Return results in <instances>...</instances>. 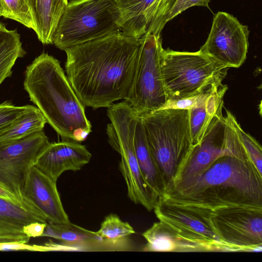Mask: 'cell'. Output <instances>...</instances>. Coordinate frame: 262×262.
I'll list each match as a JSON object with an SVG mask.
<instances>
[{
    "label": "cell",
    "mask_w": 262,
    "mask_h": 262,
    "mask_svg": "<svg viewBox=\"0 0 262 262\" xmlns=\"http://www.w3.org/2000/svg\"><path fill=\"white\" fill-rule=\"evenodd\" d=\"M139 46L140 39L118 32L64 50L66 75L85 107L107 108L125 99Z\"/></svg>",
    "instance_id": "6da1fadb"
},
{
    "label": "cell",
    "mask_w": 262,
    "mask_h": 262,
    "mask_svg": "<svg viewBox=\"0 0 262 262\" xmlns=\"http://www.w3.org/2000/svg\"><path fill=\"white\" fill-rule=\"evenodd\" d=\"M164 195L165 203L203 220L231 208L262 209V174L246 151L225 155Z\"/></svg>",
    "instance_id": "7a4b0ae2"
},
{
    "label": "cell",
    "mask_w": 262,
    "mask_h": 262,
    "mask_svg": "<svg viewBox=\"0 0 262 262\" xmlns=\"http://www.w3.org/2000/svg\"><path fill=\"white\" fill-rule=\"evenodd\" d=\"M24 87L62 140L80 143L86 139L92 125L85 106L56 58L45 53L36 57L27 67Z\"/></svg>",
    "instance_id": "3957f363"
},
{
    "label": "cell",
    "mask_w": 262,
    "mask_h": 262,
    "mask_svg": "<svg viewBox=\"0 0 262 262\" xmlns=\"http://www.w3.org/2000/svg\"><path fill=\"white\" fill-rule=\"evenodd\" d=\"M140 116L149 150L166 192L174 183L194 146L189 110L165 108Z\"/></svg>",
    "instance_id": "277c9868"
},
{
    "label": "cell",
    "mask_w": 262,
    "mask_h": 262,
    "mask_svg": "<svg viewBox=\"0 0 262 262\" xmlns=\"http://www.w3.org/2000/svg\"><path fill=\"white\" fill-rule=\"evenodd\" d=\"M121 32L114 0H71L56 28L53 44L61 50Z\"/></svg>",
    "instance_id": "5b68a950"
},
{
    "label": "cell",
    "mask_w": 262,
    "mask_h": 262,
    "mask_svg": "<svg viewBox=\"0 0 262 262\" xmlns=\"http://www.w3.org/2000/svg\"><path fill=\"white\" fill-rule=\"evenodd\" d=\"M161 69L170 101L192 97L213 84L222 83L229 68L200 50L189 52L163 49Z\"/></svg>",
    "instance_id": "8992f818"
},
{
    "label": "cell",
    "mask_w": 262,
    "mask_h": 262,
    "mask_svg": "<svg viewBox=\"0 0 262 262\" xmlns=\"http://www.w3.org/2000/svg\"><path fill=\"white\" fill-rule=\"evenodd\" d=\"M137 113L125 100L107 107L111 122L106 128L108 142L121 156L119 169L126 182L128 196L147 210H154L159 199L143 177L134 145V125Z\"/></svg>",
    "instance_id": "52a82bcc"
},
{
    "label": "cell",
    "mask_w": 262,
    "mask_h": 262,
    "mask_svg": "<svg viewBox=\"0 0 262 262\" xmlns=\"http://www.w3.org/2000/svg\"><path fill=\"white\" fill-rule=\"evenodd\" d=\"M160 35L147 32L140 38L135 70L124 100L141 116L164 108L168 101L161 69Z\"/></svg>",
    "instance_id": "ba28073f"
},
{
    "label": "cell",
    "mask_w": 262,
    "mask_h": 262,
    "mask_svg": "<svg viewBox=\"0 0 262 262\" xmlns=\"http://www.w3.org/2000/svg\"><path fill=\"white\" fill-rule=\"evenodd\" d=\"M233 117L226 110V116L221 111L213 118L171 187L195 177L222 156L246 151L233 125Z\"/></svg>",
    "instance_id": "9c48e42d"
},
{
    "label": "cell",
    "mask_w": 262,
    "mask_h": 262,
    "mask_svg": "<svg viewBox=\"0 0 262 262\" xmlns=\"http://www.w3.org/2000/svg\"><path fill=\"white\" fill-rule=\"evenodd\" d=\"M50 144L43 130L0 145V186L20 202L27 176Z\"/></svg>",
    "instance_id": "30bf717a"
},
{
    "label": "cell",
    "mask_w": 262,
    "mask_h": 262,
    "mask_svg": "<svg viewBox=\"0 0 262 262\" xmlns=\"http://www.w3.org/2000/svg\"><path fill=\"white\" fill-rule=\"evenodd\" d=\"M204 221L234 251H261L262 209H229Z\"/></svg>",
    "instance_id": "8fae6325"
},
{
    "label": "cell",
    "mask_w": 262,
    "mask_h": 262,
    "mask_svg": "<svg viewBox=\"0 0 262 262\" xmlns=\"http://www.w3.org/2000/svg\"><path fill=\"white\" fill-rule=\"evenodd\" d=\"M249 30L247 26L225 12L214 16L211 30L200 49L217 63L227 68H237L247 58Z\"/></svg>",
    "instance_id": "7c38bea8"
},
{
    "label": "cell",
    "mask_w": 262,
    "mask_h": 262,
    "mask_svg": "<svg viewBox=\"0 0 262 262\" xmlns=\"http://www.w3.org/2000/svg\"><path fill=\"white\" fill-rule=\"evenodd\" d=\"M153 210L159 221L179 236L203 246L209 252L234 251L224 244L203 220L193 213L160 200Z\"/></svg>",
    "instance_id": "4fadbf2b"
},
{
    "label": "cell",
    "mask_w": 262,
    "mask_h": 262,
    "mask_svg": "<svg viewBox=\"0 0 262 262\" xmlns=\"http://www.w3.org/2000/svg\"><path fill=\"white\" fill-rule=\"evenodd\" d=\"M21 198L23 202L38 211L48 223L65 225L71 223L61 203L56 182L34 166L26 178Z\"/></svg>",
    "instance_id": "5bb4252c"
},
{
    "label": "cell",
    "mask_w": 262,
    "mask_h": 262,
    "mask_svg": "<svg viewBox=\"0 0 262 262\" xmlns=\"http://www.w3.org/2000/svg\"><path fill=\"white\" fill-rule=\"evenodd\" d=\"M91 157L84 145L79 142L63 140L50 143L34 166L56 182L63 172L80 170L89 163Z\"/></svg>",
    "instance_id": "9a60e30c"
},
{
    "label": "cell",
    "mask_w": 262,
    "mask_h": 262,
    "mask_svg": "<svg viewBox=\"0 0 262 262\" xmlns=\"http://www.w3.org/2000/svg\"><path fill=\"white\" fill-rule=\"evenodd\" d=\"M48 223L42 214L26 202L17 203L0 198V243H24L30 238L23 227L33 222Z\"/></svg>",
    "instance_id": "2e32d148"
},
{
    "label": "cell",
    "mask_w": 262,
    "mask_h": 262,
    "mask_svg": "<svg viewBox=\"0 0 262 262\" xmlns=\"http://www.w3.org/2000/svg\"><path fill=\"white\" fill-rule=\"evenodd\" d=\"M228 89L226 85L212 86L195 96L188 108L192 143L198 144L202 140L213 118L223 107V98Z\"/></svg>",
    "instance_id": "e0dca14e"
},
{
    "label": "cell",
    "mask_w": 262,
    "mask_h": 262,
    "mask_svg": "<svg viewBox=\"0 0 262 262\" xmlns=\"http://www.w3.org/2000/svg\"><path fill=\"white\" fill-rule=\"evenodd\" d=\"M42 236L54 238L62 245L51 244L53 250H117L107 241L101 238L96 232L84 229L70 223L65 225L48 223Z\"/></svg>",
    "instance_id": "ac0fdd59"
},
{
    "label": "cell",
    "mask_w": 262,
    "mask_h": 262,
    "mask_svg": "<svg viewBox=\"0 0 262 262\" xmlns=\"http://www.w3.org/2000/svg\"><path fill=\"white\" fill-rule=\"evenodd\" d=\"M142 235L147 242L145 251L208 252L206 247L184 239L161 221L154 223Z\"/></svg>",
    "instance_id": "d6986e66"
},
{
    "label": "cell",
    "mask_w": 262,
    "mask_h": 262,
    "mask_svg": "<svg viewBox=\"0 0 262 262\" xmlns=\"http://www.w3.org/2000/svg\"><path fill=\"white\" fill-rule=\"evenodd\" d=\"M119 10L121 32L140 39L147 30L151 8L156 0H114Z\"/></svg>",
    "instance_id": "ffe728a7"
},
{
    "label": "cell",
    "mask_w": 262,
    "mask_h": 262,
    "mask_svg": "<svg viewBox=\"0 0 262 262\" xmlns=\"http://www.w3.org/2000/svg\"><path fill=\"white\" fill-rule=\"evenodd\" d=\"M133 135L135 155L141 174L159 198H161L165 192V187L149 150L142 119L138 114L134 122Z\"/></svg>",
    "instance_id": "44dd1931"
},
{
    "label": "cell",
    "mask_w": 262,
    "mask_h": 262,
    "mask_svg": "<svg viewBox=\"0 0 262 262\" xmlns=\"http://www.w3.org/2000/svg\"><path fill=\"white\" fill-rule=\"evenodd\" d=\"M37 28L36 34L43 45L53 44V37L68 2L66 0H27Z\"/></svg>",
    "instance_id": "7402d4cb"
},
{
    "label": "cell",
    "mask_w": 262,
    "mask_h": 262,
    "mask_svg": "<svg viewBox=\"0 0 262 262\" xmlns=\"http://www.w3.org/2000/svg\"><path fill=\"white\" fill-rule=\"evenodd\" d=\"M26 54L17 30H9L0 21V85L12 75L17 59Z\"/></svg>",
    "instance_id": "603a6c76"
},
{
    "label": "cell",
    "mask_w": 262,
    "mask_h": 262,
    "mask_svg": "<svg viewBox=\"0 0 262 262\" xmlns=\"http://www.w3.org/2000/svg\"><path fill=\"white\" fill-rule=\"evenodd\" d=\"M47 123L40 110L33 105L9 128L0 134V145L42 131Z\"/></svg>",
    "instance_id": "cb8c5ba5"
},
{
    "label": "cell",
    "mask_w": 262,
    "mask_h": 262,
    "mask_svg": "<svg viewBox=\"0 0 262 262\" xmlns=\"http://www.w3.org/2000/svg\"><path fill=\"white\" fill-rule=\"evenodd\" d=\"M96 232L101 238L114 246L117 250H122L127 249L128 237L135 231L128 223L122 221L118 215L112 213L105 217Z\"/></svg>",
    "instance_id": "d4e9b609"
},
{
    "label": "cell",
    "mask_w": 262,
    "mask_h": 262,
    "mask_svg": "<svg viewBox=\"0 0 262 262\" xmlns=\"http://www.w3.org/2000/svg\"><path fill=\"white\" fill-rule=\"evenodd\" d=\"M0 15L37 32L35 18L27 0H0Z\"/></svg>",
    "instance_id": "484cf974"
},
{
    "label": "cell",
    "mask_w": 262,
    "mask_h": 262,
    "mask_svg": "<svg viewBox=\"0 0 262 262\" xmlns=\"http://www.w3.org/2000/svg\"><path fill=\"white\" fill-rule=\"evenodd\" d=\"M177 0H156L150 12L147 32L160 35L168 12ZM146 32V33H147Z\"/></svg>",
    "instance_id": "4316f807"
},
{
    "label": "cell",
    "mask_w": 262,
    "mask_h": 262,
    "mask_svg": "<svg viewBox=\"0 0 262 262\" xmlns=\"http://www.w3.org/2000/svg\"><path fill=\"white\" fill-rule=\"evenodd\" d=\"M233 123L240 141L250 159L262 174V148L259 143L250 134L246 133L234 117Z\"/></svg>",
    "instance_id": "83f0119b"
},
{
    "label": "cell",
    "mask_w": 262,
    "mask_h": 262,
    "mask_svg": "<svg viewBox=\"0 0 262 262\" xmlns=\"http://www.w3.org/2000/svg\"><path fill=\"white\" fill-rule=\"evenodd\" d=\"M32 106H16L8 101L0 103V134L9 128Z\"/></svg>",
    "instance_id": "f1b7e54d"
},
{
    "label": "cell",
    "mask_w": 262,
    "mask_h": 262,
    "mask_svg": "<svg viewBox=\"0 0 262 262\" xmlns=\"http://www.w3.org/2000/svg\"><path fill=\"white\" fill-rule=\"evenodd\" d=\"M210 0H177L173 7L167 14L165 25L169 20L193 6L208 7Z\"/></svg>",
    "instance_id": "f546056e"
},
{
    "label": "cell",
    "mask_w": 262,
    "mask_h": 262,
    "mask_svg": "<svg viewBox=\"0 0 262 262\" xmlns=\"http://www.w3.org/2000/svg\"><path fill=\"white\" fill-rule=\"evenodd\" d=\"M47 224L37 222L31 223L23 227V231L29 238L42 236Z\"/></svg>",
    "instance_id": "4dcf8cb0"
},
{
    "label": "cell",
    "mask_w": 262,
    "mask_h": 262,
    "mask_svg": "<svg viewBox=\"0 0 262 262\" xmlns=\"http://www.w3.org/2000/svg\"><path fill=\"white\" fill-rule=\"evenodd\" d=\"M0 198H3L17 203H23L13 194L0 186Z\"/></svg>",
    "instance_id": "1f68e13d"
},
{
    "label": "cell",
    "mask_w": 262,
    "mask_h": 262,
    "mask_svg": "<svg viewBox=\"0 0 262 262\" xmlns=\"http://www.w3.org/2000/svg\"><path fill=\"white\" fill-rule=\"evenodd\" d=\"M66 1H67V2H68V0H66Z\"/></svg>",
    "instance_id": "d6a6232c"
},
{
    "label": "cell",
    "mask_w": 262,
    "mask_h": 262,
    "mask_svg": "<svg viewBox=\"0 0 262 262\" xmlns=\"http://www.w3.org/2000/svg\"><path fill=\"white\" fill-rule=\"evenodd\" d=\"M1 15H0V18H1Z\"/></svg>",
    "instance_id": "836d02e7"
}]
</instances>
